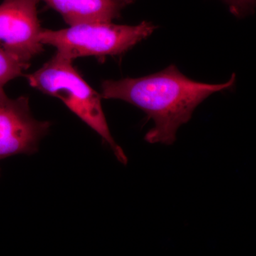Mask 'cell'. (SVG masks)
Instances as JSON below:
<instances>
[{
  "label": "cell",
  "instance_id": "cell-5",
  "mask_svg": "<svg viewBox=\"0 0 256 256\" xmlns=\"http://www.w3.org/2000/svg\"><path fill=\"white\" fill-rule=\"evenodd\" d=\"M38 0H3L0 4V46L30 65L44 52Z\"/></svg>",
  "mask_w": 256,
  "mask_h": 256
},
{
  "label": "cell",
  "instance_id": "cell-2",
  "mask_svg": "<svg viewBox=\"0 0 256 256\" xmlns=\"http://www.w3.org/2000/svg\"><path fill=\"white\" fill-rule=\"evenodd\" d=\"M25 77L34 88L62 100L108 144L120 162L127 164L124 150L111 134L100 94L84 80L74 66L73 60L56 53L41 68Z\"/></svg>",
  "mask_w": 256,
  "mask_h": 256
},
{
  "label": "cell",
  "instance_id": "cell-1",
  "mask_svg": "<svg viewBox=\"0 0 256 256\" xmlns=\"http://www.w3.org/2000/svg\"><path fill=\"white\" fill-rule=\"evenodd\" d=\"M235 82V74L224 84L195 82L172 64L161 72L140 78L104 80L100 96L140 108L154 122L146 132V142L171 146L176 131L190 120L197 106L212 94L230 88Z\"/></svg>",
  "mask_w": 256,
  "mask_h": 256
},
{
  "label": "cell",
  "instance_id": "cell-3",
  "mask_svg": "<svg viewBox=\"0 0 256 256\" xmlns=\"http://www.w3.org/2000/svg\"><path fill=\"white\" fill-rule=\"evenodd\" d=\"M156 26L143 21L137 25L107 22L78 24L60 30H42L44 45L55 47L58 54L75 60L80 57H105L126 53L150 36Z\"/></svg>",
  "mask_w": 256,
  "mask_h": 256
},
{
  "label": "cell",
  "instance_id": "cell-9",
  "mask_svg": "<svg viewBox=\"0 0 256 256\" xmlns=\"http://www.w3.org/2000/svg\"><path fill=\"white\" fill-rule=\"evenodd\" d=\"M122 1H124L126 4H130V3H132L134 0H122Z\"/></svg>",
  "mask_w": 256,
  "mask_h": 256
},
{
  "label": "cell",
  "instance_id": "cell-6",
  "mask_svg": "<svg viewBox=\"0 0 256 256\" xmlns=\"http://www.w3.org/2000/svg\"><path fill=\"white\" fill-rule=\"evenodd\" d=\"M60 13L69 26L78 24L107 22L118 18L128 6L122 0H38Z\"/></svg>",
  "mask_w": 256,
  "mask_h": 256
},
{
  "label": "cell",
  "instance_id": "cell-7",
  "mask_svg": "<svg viewBox=\"0 0 256 256\" xmlns=\"http://www.w3.org/2000/svg\"><path fill=\"white\" fill-rule=\"evenodd\" d=\"M30 66L0 46V89L11 80L23 75Z\"/></svg>",
  "mask_w": 256,
  "mask_h": 256
},
{
  "label": "cell",
  "instance_id": "cell-8",
  "mask_svg": "<svg viewBox=\"0 0 256 256\" xmlns=\"http://www.w3.org/2000/svg\"><path fill=\"white\" fill-rule=\"evenodd\" d=\"M222 1L227 5L230 13L238 18H242L254 12L256 0H222Z\"/></svg>",
  "mask_w": 256,
  "mask_h": 256
},
{
  "label": "cell",
  "instance_id": "cell-4",
  "mask_svg": "<svg viewBox=\"0 0 256 256\" xmlns=\"http://www.w3.org/2000/svg\"><path fill=\"white\" fill-rule=\"evenodd\" d=\"M50 124L34 118L28 97L12 98L0 89V161L15 154L34 153Z\"/></svg>",
  "mask_w": 256,
  "mask_h": 256
}]
</instances>
